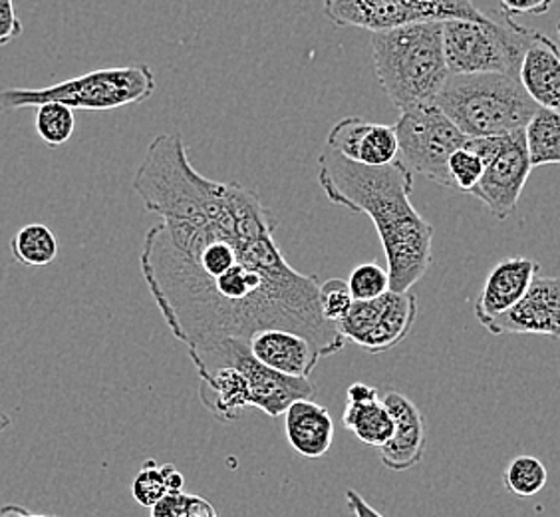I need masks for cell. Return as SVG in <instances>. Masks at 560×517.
<instances>
[{"mask_svg":"<svg viewBox=\"0 0 560 517\" xmlns=\"http://www.w3.org/2000/svg\"><path fill=\"white\" fill-rule=\"evenodd\" d=\"M133 192L162 219L143 239L141 275L187 351L267 329L301 334L320 356L345 348L320 313L318 277L282 255L269 207L253 189L197 172L179 131L151 141Z\"/></svg>","mask_w":560,"mask_h":517,"instance_id":"obj_1","label":"cell"},{"mask_svg":"<svg viewBox=\"0 0 560 517\" xmlns=\"http://www.w3.org/2000/svg\"><path fill=\"white\" fill-rule=\"evenodd\" d=\"M318 184L330 204L364 214L376 226L388 261L389 291L408 292L433 258V227L411 205L413 173L399 162L368 168L324 148Z\"/></svg>","mask_w":560,"mask_h":517,"instance_id":"obj_2","label":"cell"},{"mask_svg":"<svg viewBox=\"0 0 560 517\" xmlns=\"http://www.w3.org/2000/svg\"><path fill=\"white\" fill-rule=\"evenodd\" d=\"M377 82L399 110L435 104L450 70L443 55V22H416L372 34Z\"/></svg>","mask_w":560,"mask_h":517,"instance_id":"obj_3","label":"cell"},{"mask_svg":"<svg viewBox=\"0 0 560 517\" xmlns=\"http://www.w3.org/2000/svg\"><path fill=\"white\" fill-rule=\"evenodd\" d=\"M435 106L467 138H493L527 128L539 106L518 78L506 74H450Z\"/></svg>","mask_w":560,"mask_h":517,"instance_id":"obj_4","label":"cell"},{"mask_svg":"<svg viewBox=\"0 0 560 517\" xmlns=\"http://www.w3.org/2000/svg\"><path fill=\"white\" fill-rule=\"evenodd\" d=\"M155 94L148 65L102 68L46 88H0V112L38 108L58 102L72 110H116L141 104Z\"/></svg>","mask_w":560,"mask_h":517,"instance_id":"obj_5","label":"cell"},{"mask_svg":"<svg viewBox=\"0 0 560 517\" xmlns=\"http://www.w3.org/2000/svg\"><path fill=\"white\" fill-rule=\"evenodd\" d=\"M533 31L506 16V26L487 19L443 22V55L450 74H506L518 78Z\"/></svg>","mask_w":560,"mask_h":517,"instance_id":"obj_6","label":"cell"},{"mask_svg":"<svg viewBox=\"0 0 560 517\" xmlns=\"http://www.w3.org/2000/svg\"><path fill=\"white\" fill-rule=\"evenodd\" d=\"M324 14L338 28L372 34L416 22L487 21L471 0H324Z\"/></svg>","mask_w":560,"mask_h":517,"instance_id":"obj_7","label":"cell"},{"mask_svg":"<svg viewBox=\"0 0 560 517\" xmlns=\"http://www.w3.org/2000/svg\"><path fill=\"white\" fill-rule=\"evenodd\" d=\"M398 162L433 184L453 189L450 158L462 150L467 136L435 104L399 112L396 124Z\"/></svg>","mask_w":560,"mask_h":517,"instance_id":"obj_8","label":"cell"},{"mask_svg":"<svg viewBox=\"0 0 560 517\" xmlns=\"http://www.w3.org/2000/svg\"><path fill=\"white\" fill-rule=\"evenodd\" d=\"M189 358L194 367L229 365L241 370L250 388V406L265 412L270 418L282 416L296 400H314L316 397V387L308 378L287 377L260 365L250 355L248 341L225 338L215 345L189 348Z\"/></svg>","mask_w":560,"mask_h":517,"instance_id":"obj_9","label":"cell"},{"mask_svg":"<svg viewBox=\"0 0 560 517\" xmlns=\"http://www.w3.org/2000/svg\"><path fill=\"white\" fill-rule=\"evenodd\" d=\"M465 148L475 151L486 165L481 182L469 195L486 205L499 221L513 216L533 172L525 129L493 138H469Z\"/></svg>","mask_w":560,"mask_h":517,"instance_id":"obj_10","label":"cell"},{"mask_svg":"<svg viewBox=\"0 0 560 517\" xmlns=\"http://www.w3.org/2000/svg\"><path fill=\"white\" fill-rule=\"evenodd\" d=\"M416 319V295L388 291L374 301H354L336 329L346 343H354L370 355H384L408 338Z\"/></svg>","mask_w":560,"mask_h":517,"instance_id":"obj_11","label":"cell"},{"mask_svg":"<svg viewBox=\"0 0 560 517\" xmlns=\"http://www.w3.org/2000/svg\"><path fill=\"white\" fill-rule=\"evenodd\" d=\"M501 334H542L560 341V277H537L521 301L487 324Z\"/></svg>","mask_w":560,"mask_h":517,"instance_id":"obj_12","label":"cell"},{"mask_svg":"<svg viewBox=\"0 0 560 517\" xmlns=\"http://www.w3.org/2000/svg\"><path fill=\"white\" fill-rule=\"evenodd\" d=\"M326 146L345 156L346 160L368 168H384L398 162L396 128L358 116L336 122L326 136Z\"/></svg>","mask_w":560,"mask_h":517,"instance_id":"obj_13","label":"cell"},{"mask_svg":"<svg viewBox=\"0 0 560 517\" xmlns=\"http://www.w3.org/2000/svg\"><path fill=\"white\" fill-rule=\"evenodd\" d=\"M394 418V434L380 448V460L392 472H408L421 462L428 434L421 410L398 390H389L382 399Z\"/></svg>","mask_w":560,"mask_h":517,"instance_id":"obj_14","label":"cell"},{"mask_svg":"<svg viewBox=\"0 0 560 517\" xmlns=\"http://www.w3.org/2000/svg\"><path fill=\"white\" fill-rule=\"evenodd\" d=\"M540 265L528 257H506L487 275L486 285L475 301V317L487 326L505 314L527 295L533 280L539 277Z\"/></svg>","mask_w":560,"mask_h":517,"instance_id":"obj_15","label":"cell"},{"mask_svg":"<svg viewBox=\"0 0 560 517\" xmlns=\"http://www.w3.org/2000/svg\"><path fill=\"white\" fill-rule=\"evenodd\" d=\"M250 355L260 365L292 378H308L323 358L301 334L280 329L259 331L248 338Z\"/></svg>","mask_w":560,"mask_h":517,"instance_id":"obj_16","label":"cell"},{"mask_svg":"<svg viewBox=\"0 0 560 517\" xmlns=\"http://www.w3.org/2000/svg\"><path fill=\"white\" fill-rule=\"evenodd\" d=\"M518 82L539 108L560 112V55L559 48L547 34L533 33Z\"/></svg>","mask_w":560,"mask_h":517,"instance_id":"obj_17","label":"cell"},{"mask_svg":"<svg viewBox=\"0 0 560 517\" xmlns=\"http://www.w3.org/2000/svg\"><path fill=\"white\" fill-rule=\"evenodd\" d=\"M201 380L199 399L217 421L235 422L250 406L247 378L235 367L211 365L195 367Z\"/></svg>","mask_w":560,"mask_h":517,"instance_id":"obj_18","label":"cell"},{"mask_svg":"<svg viewBox=\"0 0 560 517\" xmlns=\"http://www.w3.org/2000/svg\"><path fill=\"white\" fill-rule=\"evenodd\" d=\"M284 430L292 450L313 460L323 458L335 443L332 416L311 399L296 400L284 412Z\"/></svg>","mask_w":560,"mask_h":517,"instance_id":"obj_19","label":"cell"},{"mask_svg":"<svg viewBox=\"0 0 560 517\" xmlns=\"http://www.w3.org/2000/svg\"><path fill=\"white\" fill-rule=\"evenodd\" d=\"M342 424L360 443L376 448H382L394 434V418L382 400L372 404H348Z\"/></svg>","mask_w":560,"mask_h":517,"instance_id":"obj_20","label":"cell"},{"mask_svg":"<svg viewBox=\"0 0 560 517\" xmlns=\"http://www.w3.org/2000/svg\"><path fill=\"white\" fill-rule=\"evenodd\" d=\"M533 168L560 163V112L539 108L525 128Z\"/></svg>","mask_w":560,"mask_h":517,"instance_id":"obj_21","label":"cell"},{"mask_svg":"<svg viewBox=\"0 0 560 517\" xmlns=\"http://www.w3.org/2000/svg\"><path fill=\"white\" fill-rule=\"evenodd\" d=\"M12 257L24 267H44L58 257V239L43 223L24 226L11 239Z\"/></svg>","mask_w":560,"mask_h":517,"instance_id":"obj_22","label":"cell"},{"mask_svg":"<svg viewBox=\"0 0 560 517\" xmlns=\"http://www.w3.org/2000/svg\"><path fill=\"white\" fill-rule=\"evenodd\" d=\"M549 472L539 458L521 453L506 463L503 484L511 494L518 497H533L540 494L547 485Z\"/></svg>","mask_w":560,"mask_h":517,"instance_id":"obj_23","label":"cell"},{"mask_svg":"<svg viewBox=\"0 0 560 517\" xmlns=\"http://www.w3.org/2000/svg\"><path fill=\"white\" fill-rule=\"evenodd\" d=\"M34 128L44 143H48L50 148H58L74 136V110L58 102H46L36 108Z\"/></svg>","mask_w":560,"mask_h":517,"instance_id":"obj_24","label":"cell"},{"mask_svg":"<svg viewBox=\"0 0 560 517\" xmlns=\"http://www.w3.org/2000/svg\"><path fill=\"white\" fill-rule=\"evenodd\" d=\"M348 289L354 301H374L389 291L388 271L377 263H362L348 277Z\"/></svg>","mask_w":560,"mask_h":517,"instance_id":"obj_25","label":"cell"},{"mask_svg":"<svg viewBox=\"0 0 560 517\" xmlns=\"http://www.w3.org/2000/svg\"><path fill=\"white\" fill-rule=\"evenodd\" d=\"M151 517H219L209 499L191 494H167L151 507Z\"/></svg>","mask_w":560,"mask_h":517,"instance_id":"obj_26","label":"cell"},{"mask_svg":"<svg viewBox=\"0 0 560 517\" xmlns=\"http://www.w3.org/2000/svg\"><path fill=\"white\" fill-rule=\"evenodd\" d=\"M167 484L162 472V463L155 460H148L141 466L140 472L133 478L131 484V496L143 507H153L167 496Z\"/></svg>","mask_w":560,"mask_h":517,"instance_id":"obj_27","label":"cell"},{"mask_svg":"<svg viewBox=\"0 0 560 517\" xmlns=\"http://www.w3.org/2000/svg\"><path fill=\"white\" fill-rule=\"evenodd\" d=\"M447 170H450V177H452L453 189L471 194L477 184L481 182L486 165L475 151L464 146L462 150L453 151Z\"/></svg>","mask_w":560,"mask_h":517,"instance_id":"obj_28","label":"cell"},{"mask_svg":"<svg viewBox=\"0 0 560 517\" xmlns=\"http://www.w3.org/2000/svg\"><path fill=\"white\" fill-rule=\"evenodd\" d=\"M318 301H320V313H323L324 321L336 324V326L345 321L354 305L348 283L342 279H328L326 283H320Z\"/></svg>","mask_w":560,"mask_h":517,"instance_id":"obj_29","label":"cell"},{"mask_svg":"<svg viewBox=\"0 0 560 517\" xmlns=\"http://www.w3.org/2000/svg\"><path fill=\"white\" fill-rule=\"evenodd\" d=\"M22 34V22L12 0H0V48L14 43Z\"/></svg>","mask_w":560,"mask_h":517,"instance_id":"obj_30","label":"cell"},{"mask_svg":"<svg viewBox=\"0 0 560 517\" xmlns=\"http://www.w3.org/2000/svg\"><path fill=\"white\" fill-rule=\"evenodd\" d=\"M552 2L555 0H499V7L511 19L513 14H545Z\"/></svg>","mask_w":560,"mask_h":517,"instance_id":"obj_31","label":"cell"},{"mask_svg":"<svg viewBox=\"0 0 560 517\" xmlns=\"http://www.w3.org/2000/svg\"><path fill=\"white\" fill-rule=\"evenodd\" d=\"M346 400H348V404H372L380 400V394H377L376 388L364 384V382H355L346 390Z\"/></svg>","mask_w":560,"mask_h":517,"instance_id":"obj_32","label":"cell"},{"mask_svg":"<svg viewBox=\"0 0 560 517\" xmlns=\"http://www.w3.org/2000/svg\"><path fill=\"white\" fill-rule=\"evenodd\" d=\"M346 502H348V507L355 517H384L377 509L370 506L366 499L360 496L355 490H346Z\"/></svg>","mask_w":560,"mask_h":517,"instance_id":"obj_33","label":"cell"},{"mask_svg":"<svg viewBox=\"0 0 560 517\" xmlns=\"http://www.w3.org/2000/svg\"><path fill=\"white\" fill-rule=\"evenodd\" d=\"M162 472L165 475V484L170 494H179L184 492L185 480L182 472L173 463H162Z\"/></svg>","mask_w":560,"mask_h":517,"instance_id":"obj_34","label":"cell"},{"mask_svg":"<svg viewBox=\"0 0 560 517\" xmlns=\"http://www.w3.org/2000/svg\"><path fill=\"white\" fill-rule=\"evenodd\" d=\"M11 426V416L7 414H0V432L7 430Z\"/></svg>","mask_w":560,"mask_h":517,"instance_id":"obj_35","label":"cell"},{"mask_svg":"<svg viewBox=\"0 0 560 517\" xmlns=\"http://www.w3.org/2000/svg\"><path fill=\"white\" fill-rule=\"evenodd\" d=\"M19 517H58V516H34V514H28L26 509H22V514Z\"/></svg>","mask_w":560,"mask_h":517,"instance_id":"obj_36","label":"cell"},{"mask_svg":"<svg viewBox=\"0 0 560 517\" xmlns=\"http://www.w3.org/2000/svg\"><path fill=\"white\" fill-rule=\"evenodd\" d=\"M559 43H560V21H559Z\"/></svg>","mask_w":560,"mask_h":517,"instance_id":"obj_37","label":"cell"}]
</instances>
